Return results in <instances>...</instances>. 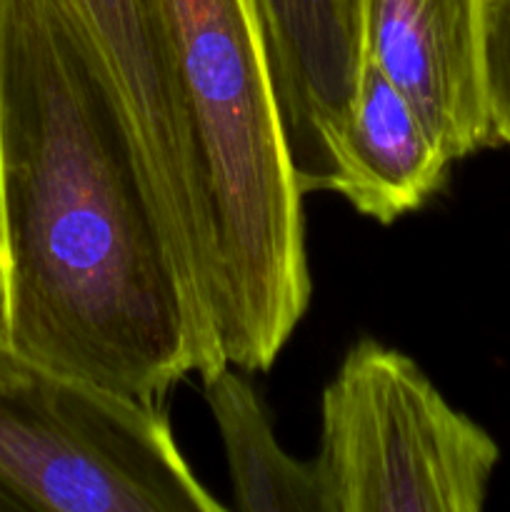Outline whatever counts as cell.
Masks as SVG:
<instances>
[{"mask_svg": "<svg viewBox=\"0 0 510 512\" xmlns=\"http://www.w3.org/2000/svg\"><path fill=\"white\" fill-rule=\"evenodd\" d=\"M5 340L143 405L228 365L123 100L65 0H0Z\"/></svg>", "mask_w": 510, "mask_h": 512, "instance_id": "1", "label": "cell"}, {"mask_svg": "<svg viewBox=\"0 0 510 512\" xmlns=\"http://www.w3.org/2000/svg\"><path fill=\"white\" fill-rule=\"evenodd\" d=\"M198 158L220 353L268 370L310 303L303 193L250 0H155Z\"/></svg>", "mask_w": 510, "mask_h": 512, "instance_id": "2", "label": "cell"}, {"mask_svg": "<svg viewBox=\"0 0 510 512\" xmlns=\"http://www.w3.org/2000/svg\"><path fill=\"white\" fill-rule=\"evenodd\" d=\"M163 408L28 358L0 338V512H220Z\"/></svg>", "mask_w": 510, "mask_h": 512, "instance_id": "3", "label": "cell"}, {"mask_svg": "<svg viewBox=\"0 0 510 512\" xmlns=\"http://www.w3.org/2000/svg\"><path fill=\"white\" fill-rule=\"evenodd\" d=\"M498 443L400 350L360 340L320 400L325 512H478Z\"/></svg>", "mask_w": 510, "mask_h": 512, "instance_id": "4", "label": "cell"}, {"mask_svg": "<svg viewBox=\"0 0 510 512\" xmlns=\"http://www.w3.org/2000/svg\"><path fill=\"white\" fill-rule=\"evenodd\" d=\"M300 193H340L360 73L353 0H250Z\"/></svg>", "mask_w": 510, "mask_h": 512, "instance_id": "5", "label": "cell"}, {"mask_svg": "<svg viewBox=\"0 0 510 512\" xmlns=\"http://www.w3.org/2000/svg\"><path fill=\"white\" fill-rule=\"evenodd\" d=\"M360 50L425 120L450 163L495 145L483 0H353Z\"/></svg>", "mask_w": 510, "mask_h": 512, "instance_id": "6", "label": "cell"}, {"mask_svg": "<svg viewBox=\"0 0 510 512\" xmlns=\"http://www.w3.org/2000/svg\"><path fill=\"white\" fill-rule=\"evenodd\" d=\"M103 60L175 228L203 215L198 158L155 0H65Z\"/></svg>", "mask_w": 510, "mask_h": 512, "instance_id": "7", "label": "cell"}, {"mask_svg": "<svg viewBox=\"0 0 510 512\" xmlns=\"http://www.w3.org/2000/svg\"><path fill=\"white\" fill-rule=\"evenodd\" d=\"M343 195L360 215L395 223L445 183L450 160L408 95L363 55L343 140Z\"/></svg>", "mask_w": 510, "mask_h": 512, "instance_id": "8", "label": "cell"}, {"mask_svg": "<svg viewBox=\"0 0 510 512\" xmlns=\"http://www.w3.org/2000/svg\"><path fill=\"white\" fill-rule=\"evenodd\" d=\"M203 395L223 440L235 510L325 512L313 460L280 448L263 403L235 365L203 375Z\"/></svg>", "mask_w": 510, "mask_h": 512, "instance_id": "9", "label": "cell"}, {"mask_svg": "<svg viewBox=\"0 0 510 512\" xmlns=\"http://www.w3.org/2000/svg\"><path fill=\"white\" fill-rule=\"evenodd\" d=\"M485 98L495 143L510 145V0H483Z\"/></svg>", "mask_w": 510, "mask_h": 512, "instance_id": "10", "label": "cell"}, {"mask_svg": "<svg viewBox=\"0 0 510 512\" xmlns=\"http://www.w3.org/2000/svg\"><path fill=\"white\" fill-rule=\"evenodd\" d=\"M5 315H8V298H5V273H3V253H0V338H5Z\"/></svg>", "mask_w": 510, "mask_h": 512, "instance_id": "11", "label": "cell"}]
</instances>
